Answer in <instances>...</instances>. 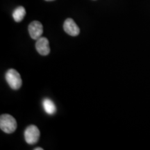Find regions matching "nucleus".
Listing matches in <instances>:
<instances>
[{
	"mask_svg": "<svg viewBox=\"0 0 150 150\" xmlns=\"http://www.w3.org/2000/svg\"><path fill=\"white\" fill-rule=\"evenodd\" d=\"M25 15V8L23 6H18V8L15 9L13 13V18L15 21L17 22H20L23 20Z\"/></svg>",
	"mask_w": 150,
	"mask_h": 150,
	"instance_id": "6e6552de",
	"label": "nucleus"
},
{
	"mask_svg": "<svg viewBox=\"0 0 150 150\" xmlns=\"http://www.w3.org/2000/svg\"><path fill=\"white\" fill-rule=\"evenodd\" d=\"M6 80L9 86L13 90H18L22 86V81L20 74L14 69H10L6 73Z\"/></svg>",
	"mask_w": 150,
	"mask_h": 150,
	"instance_id": "f03ea898",
	"label": "nucleus"
},
{
	"mask_svg": "<svg viewBox=\"0 0 150 150\" xmlns=\"http://www.w3.org/2000/svg\"><path fill=\"white\" fill-rule=\"evenodd\" d=\"M17 122L12 115L3 114L0 117V128L6 134H12L17 129Z\"/></svg>",
	"mask_w": 150,
	"mask_h": 150,
	"instance_id": "f257e3e1",
	"label": "nucleus"
},
{
	"mask_svg": "<svg viewBox=\"0 0 150 150\" xmlns=\"http://www.w3.org/2000/svg\"><path fill=\"white\" fill-rule=\"evenodd\" d=\"M43 149L42 147H35L34 148V150H42Z\"/></svg>",
	"mask_w": 150,
	"mask_h": 150,
	"instance_id": "1a4fd4ad",
	"label": "nucleus"
},
{
	"mask_svg": "<svg viewBox=\"0 0 150 150\" xmlns=\"http://www.w3.org/2000/svg\"><path fill=\"white\" fill-rule=\"evenodd\" d=\"M63 29L65 32L71 36H76L80 33L79 27L72 18H67L65 20L63 24Z\"/></svg>",
	"mask_w": 150,
	"mask_h": 150,
	"instance_id": "39448f33",
	"label": "nucleus"
},
{
	"mask_svg": "<svg viewBox=\"0 0 150 150\" xmlns=\"http://www.w3.org/2000/svg\"><path fill=\"white\" fill-rule=\"evenodd\" d=\"M42 106L45 111L49 115H53L56 111V107L51 99L46 98L42 101Z\"/></svg>",
	"mask_w": 150,
	"mask_h": 150,
	"instance_id": "0eeeda50",
	"label": "nucleus"
},
{
	"mask_svg": "<svg viewBox=\"0 0 150 150\" xmlns=\"http://www.w3.org/2000/svg\"><path fill=\"white\" fill-rule=\"evenodd\" d=\"M29 33L30 36L33 40L40 38L43 33L42 24L38 21H33L29 25Z\"/></svg>",
	"mask_w": 150,
	"mask_h": 150,
	"instance_id": "20e7f679",
	"label": "nucleus"
},
{
	"mask_svg": "<svg viewBox=\"0 0 150 150\" xmlns=\"http://www.w3.org/2000/svg\"><path fill=\"white\" fill-rule=\"evenodd\" d=\"M45 1H54V0H45Z\"/></svg>",
	"mask_w": 150,
	"mask_h": 150,
	"instance_id": "9d476101",
	"label": "nucleus"
},
{
	"mask_svg": "<svg viewBox=\"0 0 150 150\" xmlns=\"http://www.w3.org/2000/svg\"><path fill=\"white\" fill-rule=\"evenodd\" d=\"M35 48L39 54L42 56L48 55L50 52V47L49 40L45 37H40L36 40Z\"/></svg>",
	"mask_w": 150,
	"mask_h": 150,
	"instance_id": "423d86ee",
	"label": "nucleus"
},
{
	"mask_svg": "<svg viewBox=\"0 0 150 150\" xmlns=\"http://www.w3.org/2000/svg\"><path fill=\"white\" fill-rule=\"evenodd\" d=\"M40 131L35 125H30L24 131V139L29 145H33L38 141L40 138Z\"/></svg>",
	"mask_w": 150,
	"mask_h": 150,
	"instance_id": "7ed1b4c3",
	"label": "nucleus"
}]
</instances>
